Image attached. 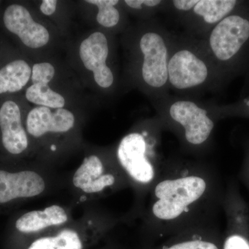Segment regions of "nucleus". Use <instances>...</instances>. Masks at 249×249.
<instances>
[{
	"instance_id": "obj_12",
	"label": "nucleus",
	"mask_w": 249,
	"mask_h": 249,
	"mask_svg": "<svg viewBox=\"0 0 249 249\" xmlns=\"http://www.w3.org/2000/svg\"><path fill=\"white\" fill-rule=\"evenodd\" d=\"M249 38V22L238 16L224 18L216 26L210 45L218 59L227 60L240 51Z\"/></svg>"
},
{
	"instance_id": "obj_4",
	"label": "nucleus",
	"mask_w": 249,
	"mask_h": 249,
	"mask_svg": "<svg viewBox=\"0 0 249 249\" xmlns=\"http://www.w3.org/2000/svg\"><path fill=\"white\" fill-rule=\"evenodd\" d=\"M125 218L118 217L92 203L65 225L26 240L25 249H90L107 237Z\"/></svg>"
},
{
	"instance_id": "obj_14",
	"label": "nucleus",
	"mask_w": 249,
	"mask_h": 249,
	"mask_svg": "<svg viewBox=\"0 0 249 249\" xmlns=\"http://www.w3.org/2000/svg\"><path fill=\"white\" fill-rule=\"evenodd\" d=\"M55 75V67L49 62H40L32 67L31 85L26 89L25 98L36 106L58 109L65 108L66 100L61 93L51 88Z\"/></svg>"
},
{
	"instance_id": "obj_3",
	"label": "nucleus",
	"mask_w": 249,
	"mask_h": 249,
	"mask_svg": "<svg viewBox=\"0 0 249 249\" xmlns=\"http://www.w3.org/2000/svg\"><path fill=\"white\" fill-rule=\"evenodd\" d=\"M156 142L148 131H135L124 136L114 152L135 196L133 209L126 216L127 219L138 216L164 165L157 158Z\"/></svg>"
},
{
	"instance_id": "obj_22",
	"label": "nucleus",
	"mask_w": 249,
	"mask_h": 249,
	"mask_svg": "<svg viewBox=\"0 0 249 249\" xmlns=\"http://www.w3.org/2000/svg\"><path fill=\"white\" fill-rule=\"evenodd\" d=\"M197 0H175L173 4L175 7L178 10L188 11L196 6L198 3Z\"/></svg>"
},
{
	"instance_id": "obj_25",
	"label": "nucleus",
	"mask_w": 249,
	"mask_h": 249,
	"mask_svg": "<svg viewBox=\"0 0 249 249\" xmlns=\"http://www.w3.org/2000/svg\"><path fill=\"white\" fill-rule=\"evenodd\" d=\"M96 249H119L116 247V245H114L112 242H107L106 245L102 246V247H99V248Z\"/></svg>"
},
{
	"instance_id": "obj_24",
	"label": "nucleus",
	"mask_w": 249,
	"mask_h": 249,
	"mask_svg": "<svg viewBox=\"0 0 249 249\" xmlns=\"http://www.w3.org/2000/svg\"><path fill=\"white\" fill-rule=\"evenodd\" d=\"M160 3V0H143V4L147 6H150V7L157 6Z\"/></svg>"
},
{
	"instance_id": "obj_8",
	"label": "nucleus",
	"mask_w": 249,
	"mask_h": 249,
	"mask_svg": "<svg viewBox=\"0 0 249 249\" xmlns=\"http://www.w3.org/2000/svg\"><path fill=\"white\" fill-rule=\"evenodd\" d=\"M4 27L11 34L17 36L22 45L31 49L46 47L51 40L49 29L35 20L26 6L10 4L3 14Z\"/></svg>"
},
{
	"instance_id": "obj_6",
	"label": "nucleus",
	"mask_w": 249,
	"mask_h": 249,
	"mask_svg": "<svg viewBox=\"0 0 249 249\" xmlns=\"http://www.w3.org/2000/svg\"><path fill=\"white\" fill-rule=\"evenodd\" d=\"M67 178L38 161L18 170L0 168V205L51 196L67 188Z\"/></svg>"
},
{
	"instance_id": "obj_9",
	"label": "nucleus",
	"mask_w": 249,
	"mask_h": 249,
	"mask_svg": "<svg viewBox=\"0 0 249 249\" xmlns=\"http://www.w3.org/2000/svg\"><path fill=\"white\" fill-rule=\"evenodd\" d=\"M73 209L71 204H52L42 209L27 211L16 219L15 230L27 240L71 222L74 218L72 213Z\"/></svg>"
},
{
	"instance_id": "obj_2",
	"label": "nucleus",
	"mask_w": 249,
	"mask_h": 249,
	"mask_svg": "<svg viewBox=\"0 0 249 249\" xmlns=\"http://www.w3.org/2000/svg\"><path fill=\"white\" fill-rule=\"evenodd\" d=\"M24 126L36 160L48 166L54 168L80 144L79 122L66 108L36 106L27 113Z\"/></svg>"
},
{
	"instance_id": "obj_10",
	"label": "nucleus",
	"mask_w": 249,
	"mask_h": 249,
	"mask_svg": "<svg viewBox=\"0 0 249 249\" xmlns=\"http://www.w3.org/2000/svg\"><path fill=\"white\" fill-rule=\"evenodd\" d=\"M78 55L83 67L92 73L93 79L98 87L106 89L112 85L114 75L107 65L109 45L104 34L95 31L83 39Z\"/></svg>"
},
{
	"instance_id": "obj_1",
	"label": "nucleus",
	"mask_w": 249,
	"mask_h": 249,
	"mask_svg": "<svg viewBox=\"0 0 249 249\" xmlns=\"http://www.w3.org/2000/svg\"><path fill=\"white\" fill-rule=\"evenodd\" d=\"M147 198L138 216L142 233L153 239L215 225L224 201L214 170L188 163H165Z\"/></svg>"
},
{
	"instance_id": "obj_13",
	"label": "nucleus",
	"mask_w": 249,
	"mask_h": 249,
	"mask_svg": "<svg viewBox=\"0 0 249 249\" xmlns=\"http://www.w3.org/2000/svg\"><path fill=\"white\" fill-rule=\"evenodd\" d=\"M140 48L144 55L142 75L145 83L160 88L168 78V52L161 36L147 33L140 41Z\"/></svg>"
},
{
	"instance_id": "obj_16",
	"label": "nucleus",
	"mask_w": 249,
	"mask_h": 249,
	"mask_svg": "<svg viewBox=\"0 0 249 249\" xmlns=\"http://www.w3.org/2000/svg\"><path fill=\"white\" fill-rule=\"evenodd\" d=\"M227 211V233L222 240V249H249V238L247 235L248 217L247 209L238 196L231 191L223 201Z\"/></svg>"
},
{
	"instance_id": "obj_15",
	"label": "nucleus",
	"mask_w": 249,
	"mask_h": 249,
	"mask_svg": "<svg viewBox=\"0 0 249 249\" xmlns=\"http://www.w3.org/2000/svg\"><path fill=\"white\" fill-rule=\"evenodd\" d=\"M168 71L171 84L180 89L201 85L208 76L204 62L186 50L180 51L170 59Z\"/></svg>"
},
{
	"instance_id": "obj_11",
	"label": "nucleus",
	"mask_w": 249,
	"mask_h": 249,
	"mask_svg": "<svg viewBox=\"0 0 249 249\" xmlns=\"http://www.w3.org/2000/svg\"><path fill=\"white\" fill-rule=\"evenodd\" d=\"M170 114L175 122L181 124L185 140L193 146H200L207 142L214 128L213 121L207 116V111L193 102L174 103Z\"/></svg>"
},
{
	"instance_id": "obj_7",
	"label": "nucleus",
	"mask_w": 249,
	"mask_h": 249,
	"mask_svg": "<svg viewBox=\"0 0 249 249\" xmlns=\"http://www.w3.org/2000/svg\"><path fill=\"white\" fill-rule=\"evenodd\" d=\"M0 144L11 157H31L36 160L22 111L19 105L12 100L4 101L0 106Z\"/></svg>"
},
{
	"instance_id": "obj_18",
	"label": "nucleus",
	"mask_w": 249,
	"mask_h": 249,
	"mask_svg": "<svg viewBox=\"0 0 249 249\" xmlns=\"http://www.w3.org/2000/svg\"><path fill=\"white\" fill-rule=\"evenodd\" d=\"M32 67L23 59H16L0 69V95L22 91L31 81Z\"/></svg>"
},
{
	"instance_id": "obj_23",
	"label": "nucleus",
	"mask_w": 249,
	"mask_h": 249,
	"mask_svg": "<svg viewBox=\"0 0 249 249\" xmlns=\"http://www.w3.org/2000/svg\"><path fill=\"white\" fill-rule=\"evenodd\" d=\"M124 2L132 9H141L143 4V0H126Z\"/></svg>"
},
{
	"instance_id": "obj_20",
	"label": "nucleus",
	"mask_w": 249,
	"mask_h": 249,
	"mask_svg": "<svg viewBox=\"0 0 249 249\" xmlns=\"http://www.w3.org/2000/svg\"><path fill=\"white\" fill-rule=\"evenodd\" d=\"M85 2L94 5L98 8L96 21L104 27H114L120 20V14L115 6L117 0H88Z\"/></svg>"
},
{
	"instance_id": "obj_19",
	"label": "nucleus",
	"mask_w": 249,
	"mask_h": 249,
	"mask_svg": "<svg viewBox=\"0 0 249 249\" xmlns=\"http://www.w3.org/2000/svg\"><path fill=\"white\" fill-rule=\"evenodd\" d=\"M236 3L234 0H201L195 6L194 11L202 16L205 22L213 24L231 12Z\"/></svg>"
},
{
	"instance_id": "obj_21",
	"label": "nucleus",
	"mask_w": 249,
	"mask_h": 249,
	"mask_svg": "<svg viewBox=\"0 0 249 249\" xmlns=\"http://www.w3.org/2000/svg\"><path fill=\"white\" fill-rule=\"evenodd\" d=\"M58 1L55 0H44L40 4V10L42 14L51 16L55 14L56 11Z\"/></svg>"
},
{
	"instance_id": "obj_26",
	"label": "nucleus",
	"mask_w": 249,
	"mask_h": 249,
	"mask_svg": "<svg viewBox=\"0 0 249 249\" xmlns=\"http://www.w3.org/2000/svg\"><path fill=\"white\" fill-rule=\"evenodd\" d=\"M247 106H248L249 107V101H248V102L247 103Z\"/></svg>"
},
{
	"instance_id": "obj_17",
	"label": "nucleus",
	"mask_w": 249,
	"mask_h": 249,
	"mask_svg": "<svg viewBox=\"0 0 249 249\" xmlns=\"http://www.w3.org/2000/svg\"><path fill=\"white\" fill-rule=\"evenodd\" d=\"M216 226L195 228L165 237L161 244L147 249H222Z\"/></svg>"
},
{
	"instance_id": "obj_5",
	"label": "nucleus",
	"mask_w": 249,
	"mask_h": 249,
	"mask_svg": "<svg viewBox=\"0 0 249 249\" xmlns=\"http://www.w3.org/2000/svg\"><path fill=\"white\" fill-rule=\"evenodd\" d=\"M73 207L92 204L129 188L114 152L91 149L79 166L68 175L67 186Z\"/></svg>"
}]
</instances>
